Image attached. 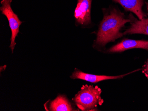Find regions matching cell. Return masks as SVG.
<instances>
[{"mask_svg":"<svg viewBox=\"0 0 148 111\" xmlns=\"http://www.w3.org/2000/svg\"><path fill=\"white\" fill-rule=\"evenodd\" d=\"M142 71H143V73L145 75L148 79V60L143 66Z\"/></svg>","mask_w":148,"mask_h":111,"instance_id":"obj_10","label":"cell"},{"mask_svg":"<svg viewBox=\"0 0 148 111\" xmlns=\"http://www.w3.org/2000/svg\"><path fill=\"white\" fill-rule=\"evenodd\" d=\"M131 73L123 75H119L117 76H106V75H96L94 74L85 73L77 69H75L71 78L72 79H79L84 80L91 83L99 82L104 80H111V79H117L122 78L126 75Z\"/></svg>","mask_w":148,"mask_h":111,"instance_id":"obj_7","label":"cell"},{"mask_svg":"<svg viewBox=\"0 0 148 111\" xmlns=\"http://www.w3.org/2000/svg\"><path fill=\"white\" fill-rule=\"evenodd\" d=\"M50 110L52 111H73V108L65 96L60 95L51 102Z\"/></svg>","mask_w":148,"mask_h":111,"instance_id":"obj_9","label":"cell"},{"mask_svg":"<svg viewBox=\"0 0 148 111\" xmlns=\"http://www.w3.org/2000/svg\"><path fill=\"white\" fill-rule=\"evenodd\" d=\"M12 1V0H2L1 2V6L0 7V11L2 14L6 17L9 21L12 32L10 48L13 53V50L16 44V38L19 33L20 26L22 22L20 20L17 15L12 10L11 7Z\"/></svg>","mask_w":148,"mask_h":111,"instance_id":"obj_3","label":"cell"},{"mask_svg":"<svg viewBox=\"0 0 148 111\" xmlns=\"http://www.w3.org/2000/svg\"><path fill=\"white\" fill-rule=\"evenodd\" d=\"M134 48H140L148 50V41L125 39L108 50L110 53L121 52Z\"/></svg>","mask_w":148,"mask_h":111,"instance_id":"obj_5","label":"cell"},{"mask_svg":"<svg viewBox=\"0 0 148 111\" xmlns=\"http://www.w3.org/2000/svg\"><path fill=\"white\" fill-rule=\"evenodd\" d=\"M145 4H146V9H147V11H148V2H145Z\"/></svg>","mask_w":148,"mask_h":111,"instance_id":"obj_11","label":"cell"},{"mask_svg":"<svg viewBox=\"0 0 148 111\" xmlns=\"http://www.w3.org/2000/svg\"><path fill=\"white\" fill-rule=\"evenodd\" d=\"M119 3L127 11L131 12L136 15L140 20L146 17V14L143 10L145 0H113Z\"/></svg>","mask_w":148,"mask_h":111,"instance_id":"obj_6","label":"cell"},{"mask_svg":"<svg viewBox=\"0 0 148 111\" xmlns=\"http://www.w3.org/2000/svg\"><path fill=\"white\" fill-rule=\"evenodd\" d=\"M102 90L99 87L84 85L73 99L77 106L82 111H92L101 106L104 101L101 97Z\"/></svg>","mask_w":148,"mask_h":111,"instance_id":"obj_2","label":"cell"},{"mask_svg":"<svg viewBox=\"0 0 148 111\" xmlns=\"http://www.w3.org/2000/svg\"><path fill=\"white\" fill-rule=\"evenodd\" d=\"M104 12L103 18L94 42V47L95 48H103L108 43L122 37L124 35L121 30L126 23L130 22V18L125 19L124 14L115 8Z\"/></svg>","mask_w":148,"mask_h":111,"instance_id":"obj_1","label":"cell"},{"mask_svg":"<svg viewBox=\"0 0 148 111\" xmlns=\"http://www.w3.org/2000/svg\"><path fill=\"white\" fill-rule=\"evenodd\" d=\"M92 0H77L74 16L76 22L86 26L91 23V9Z\"/></svg>","mask_w":148,"mask_h":111,"instance_id":"obj_4","label":"cell"},{"mask_svg":"<svg viewBox=\"0 0 148 111\" xmlns=\"http://www.w3.org/2000/svg\"><path fill=\"white\" fill-rule=\"evenodd\" d=\"M130 20V26L124 32L123 35L140 34L148 35V18L145 17L142 20L137 19L132 14L129 15Z\"/></svg>","mask_w":148,"mask_h":111,"instance_id":"obj_8","label":"cell"}]
</instances>
